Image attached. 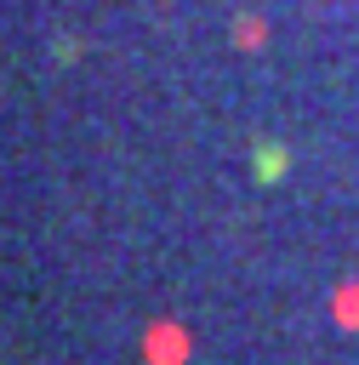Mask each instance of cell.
<instances>
[{
	"label": "cell",
	"mask_w": 359,
	"mask_h": 365,
	"mask_svg": "<svg viewBox=\"0 0 359 365\" xmlns=\"http://www.w3.org/2000/svg\"><path fill=\"white\" fill-rule=\"evenodd\" d=\"M285 171H291V148H285L279 137H262V143H251V177H256L262 188L285 182Z\"/></svg>",
	"instance_id": "obj_1"
}]
</instances>
